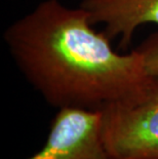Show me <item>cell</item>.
Returning a JSON list of instances; mask_svg holds the SVG:
<instances>
[{
  "instance_id": "obj_1",
  "label": "cell",
  "mask_w": 158,
  "mask_h": 159,
  "mask_svg": "<svg viewBox=\"0 0 158 159\" xmlns=\"http://www.w3.org/2000/svg\"><path fill=\"white\" fill-rule=\"evenodd\" d=\"M93 26L80 6L44 0L5 30L18 68L53 107L102 110L152 82L137 49L116 52Z\"/></svg>"
},
{
  "instance_id": "obj_2",
  "label": "cell",
  "mask_w": 158,
  "mask_h": 159,
  "mask_svg": "<svg viewBox=\"0 0 158 159\" xmlns=\"http://www.w3.org/2000/svg\"><path fill=\"white\" fill-rule=\"evenodd\" d=\"M100 111L103 141L114 159H158V77Z\"/></svg>"
},
{
  "instance_id": "obj_3",
  "label": "cell",
  "mask_w": 158,
  "mask_h": 159,
  "mask_svg": "<svg viewBox=\"0 0 158 159\" xmlns=\"http://www.w3.org/2000/svg\"><path fill=\"white\" fill-rule=\"evenodd\" d=\"M28 159H114L103 141L101 111L59 109L45 144Z\"/></svg>"
},
{
  "instance_id": "obj_4",
  "label": "cell",
  "mask_w": 158,
  "mask_h": 159,
  "mask_svg": "<svg viewBox=\"0 0 158 159\" xmlns=\"http://www.w3.org/2000/svg\"><path fill=\"white\" fill-rule=\"evenodd\" d=\"M93 25L103 24L110 39L120 37V47L130 45L136 30L141 26H158V0H82Z\"/></svg>"
},
{
  "instance_id": "obj_5",
  "label": "cell",
  "mask_w": 158,
  "mask_h": 159,
  "mask_svg": "<svg viewBox=\"0 0 158 159\" xmlns=\"http://www.w3.org/2000/svg\"><path fill=\"white\" fill-rule=\"evenodd\" d=\"M136 49L143 57L148 74L158 77V32L151 34Z\"/></svg>"
}]
</instances>
